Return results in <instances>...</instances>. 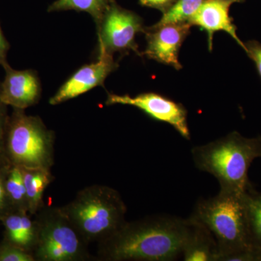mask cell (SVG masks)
<instances>
[{
    "label": "cell",
    "mask_w": 261,
    "mask_h": 261,
    "mask_svg": "<svg viewBox=\"0 0 261 261\" xmlns=\"http://www.w3.org/2000/svg\"><path fill=\"white\" fill-rule=\"evenodd\" d=\"M194 223L189 218L155 216L126 222L98 243L105 261H171L182 257Z\"/></svg>",
    "instance_id": "cell-1"
},
{
    "label": "cell",
    "mask_w": 261,
    "mask_h": 261,
    "mask_svg": "<svg viewBox=\"0 0 261 261\" xmlns=\"http://www.w3.org/2000/svg\"><path fill=\"white\" fill-rule=\"evenodd\" d=\"M246 192L220 190L215 197L199 200L190 217L212 233L218 261L260 260L250 243Z\"/></svg>",
    "instance_id": "cell-2"
},
{
    "label": "cell",
    "mask_w": 261,
    "mask_h": 261,
    "mask_svg": "<svg viewBox=\"0 0 261 261\" xmlns=\"http://www.w3.org/2000/svg\"><path fill=\"white\" fill-rule=\"evenodd\" d=\"M196 167L212 174L221 190L246 192L251 188L249 168L261 158V137L247 138L233 132L226 137L192 149Z\"/></svg>",
    "instance_id": "cell-3"
},
{
    "label": "cell",
    "mask_w": 261,
    "mask_h": 261,
    "mask_svg": "<svg viewBox=\"0 0 261 261\" xmlns=\"http://www.w3.org/2000/svg\"><path fill=\"white\" fill-rule=\"evenodd\" d=\"M61 208L88 244L104 241L126 222L121 195L106 185L85 187Z\"/></svg>",
    "instance_id": "cell-4"
},
{
    "label": "cell",
    "mask_w": 261,
    "mask_h": 261,
    "mask_svg": "<svg viewBox=\"0 0 261 261\" xmlns=\"http://www.w3.org/2000/svg\"><path fill=\"white\" fill-rule=\"evenodd\" d=\"M54 132L39 116L13 108L6 136L7 155L10 163L22 168L51 170L54 165Z\"/></svg>",
    "instance_id": "cell-5"
},
{
    "label": "cell",
    "mask_w": 261,
    "mask_h": 261,
    "mask_svg": "<svg viewBox=\"0 0 261 261\" xmlns=\"http://www.w3.org/2000/svg\"><path fill=\"white\" fill-rule=\"evenodd\" d=\"M34 219L37 227L33 255L36 261H87L89 244L61 207L45 204Z\"/></svg>",
    "instance_id": "cell-6"
},
{
    "label": "cell",
    "mask_w": 261,
    "mask_h": 261,
    "mask_svg": "<svg viewBox=\"0 0 261 261\" xmlns=\"http://www.w3.org/2000/svg\"><path fill=\"white\" fill-rule=\"evenodd\" d=\"M97 27L99 53L114 56L116 53L123 55L133 51L141 56L135 39L139 33L145 32V27L142 19L135 12L111 0Z\"/></svg>",
    "instance_id": "cell-7"
},
{
    "label": "cell",
    "mask_w": 261,
    "mask_h": 261,
    "mask_svg": "<svg viewBox=\"0 0 261 261\" xmlns=\"http://www.w3.org/2000/svg\"><path fill=\"white\" fill-rule=\"evenodd\" d=\"M106 106L123 105L138 108L152 119L168 123L184 138L190 140L187 111L181 104L159 94L148 92L135 97L108 94Z\"/></svg>",
    "instance_id": "cell-8"
},
{
    "label": "cell",
    "mask_w": 261,
    "mask_h": 261,
    "mask_svg": "<svg viewBox=\"0 0 261 261\" xmlns=\"http://www.w3.org/2000/svg\"><path fill=\"white\" fill-rule=\"evenodd\" d=\"M189 23L154 25L145 28L147 46L143 56L163 64L181 69L178 53L184 41L190 34Z\"/></svg>",
    "instance_id": "cell-9"
},
{
    "label": "cell",
    "mask_w": 261,
    "mask_h": 261,
    "mask_svg": "<svg viewBox=\"0 0 261 261\" xmlns=\"http://www.w3.org/2000/svg\"><path fill=\"white\" fill-rule=\"evenodd\" d=\"M118 66L114 56L99 53L97 61L82 66L60 87L49 99V104L57 106L96 87H104L105 81Z\"/></svg>",
    "instance_id": "cell-10"
},
{
    "label": "cell",
    "mask_w": 261,
    "mask_h": 261,
    "mask_svg": "<svg viewBox=\"0 0 261 261\" xmlns=\"http://www.w3.org/2000/svg\"><path fill=\"white\" fill-rule=\"evenodd\" d=\"M5 74L0 83V100L6 106L25 110L37 105L42 95V85L34 70H15L9 63L4 66Z\"/></svg>",
    "instance_id": "cell-11"
},
{
    "label": "cell",
    "mask_w": 261,
    "mask_h": 261,
    "mask_svg": "<svg viewBox=\"0 0 261 261\" xmlns=\"http://www.w3.org/2000/svg\"><path fill=\"white\" fill-rule=\"evenodd\" d=\"M235 3L237 2L233 0H205L189 20L188 23L192 27L196 25L207 33L209 50L211 51L213 48L215 33L224 32L245 51V43L239 38L236 25L229 15L230 7Z\"/></svg>",
    "instance_id": "cell-12"
},
{
    "label": "cell",
    "mask_w": 261,
    "mask_h": 261,
    "mask_svg": "<svg viewBox=\"0 0 261 261\" xmlns=\"http://www.w3.org/2000/svg\"><path fill=\"white\" fill-rule=\"evenodd\" d=\"M192 221L194 223L193 228L184 248L182 254L183 260L218 261L219 250L212 233L205 226L195 222L193 220Z\"/></svg>",
    "instance_id": "cell-13"
},
{
    "label": "cell",
    "mask_w": 261,
    "mask_h": 261,
    "mask_svg": "<svg viewBox=\"0 0 261 261\" xmlns=\"http://www.w3.org/2000/svg\"><path fill=\"white\" fill-rule=\"evenodd\" d=\"M22 171L28 201L29 214L35 216L45 205L43 200L44 191L53 182L54 176L51 170L43 168H22Z\"/></svg>",
    "instance_id": "cell-14"
},
{
    "label": "cell",
    "mask_w": 261,
    "mask_h": 261,
    "mask_svg": "<svg viewBox=\"0 0 261 261\" xmlns=\"http://www.w3.org/2000/svg\"><path fill=\"white\" fill-rule=\"evenodd\" d=\"M111 0H56L49 5L48 12L75 10L89 13L99 25L106 14Z\"/></svg>",
    "instance_id": "cell-15"
},
{
    "label": "cell",
    "mask_w": 261,
    "mask_h": 261,
    "mask_svg": "<svg viewBox=\"0 0 261 261\" xmlns=\"http://www.w3.org/2000/svg\"><path fill=\"white\" fill-rule=\"evenodd\" d=\"M5 190L13 211L28 213V201L22 168L12 165L5 178Z\"/></svg>",
    "instance_id": "cell-16"
},
{
    "label": "cell",
    "mask_w": 261,
    "mask_h": 261,
    "mask_svg": "<svg viewBox=\"0 0 261 261\" xmlns=\"http://www.w3.org/2000/svg\"><path fill=\"white\" fill-rule=\"evenodd\" d=\"M245 198L250 243L252 248L261 254V192L251 187Z\"/></svg>",
    "instance_id": "cell-17"
},
{
    "label": "cell",
    "mask_w": 261,
    "mask_h": 261,
    "mask_svg": "<svg viewBox=\"0 0 261 261\" xmlns=\"http://www.w3.org/2000/svg\"><path fill=\"white\" fill-rule=\"evenodd\" d=\"M205 0H176L156 25L188 23Z\"/></svg>",
    "instance_id": "cell-18"
},
{
    "label": "cell",
    "mask_w": 261,
    "mask_h": 261,
    "mask_svg": "<svg viewBox=\"0 0 261 261\" xmlns=\"http://www.w3.org/2000/svg\"><path fill=\"white\" fill-rule=\"evenodd\" d=\"M8 106L0 100V171L8 169L12 166L6 151V136L8 119Z\"/></svg>",
    "instance_id": "cell-19"
},
{
    "label": "cell",
    "mask_w": 261,
    "mask_h": 261,
    "mask_svg": "<svg viewBox=\"0 0 261 261\" xmlns=\"http://www.w3.org/2000/svg\"><path fill=\"white\" fill-rule=\"evenodd\" d=\"M0 261H36L31 252L3 240L0 243Z\"/></svg>",
    "instance_id": "cell-20"
},
{
    "label": "cell",
    "mask_w": 261,
    "mask_h": 261,
    "mask_svg": "<svg viewBox=\"0 0 261 261\" xmlns=\"http://www.w3.org/2000/svg\"><path fill=\"white\" fill-rule=\"evenodd\" d=\"M9 168L0 171V225L5 216L13 211L5 190V178Z\"/></svg>",
    "instance_id": "cell-21"
},
{
    "label": "cell",
    "mask_w": 261,
    "mask_h": 261,
    "mask_svg": "<svg viewBox=\"0 0 261 261\" xmlns=\"http://www.w3.org/2000/svg\"><path fill=\"white\" fill-rule=\"evenodd\" d=\"M245 44V53L255 63V66L261 78V44L257 41H248Z\"/></svg>",
    "instance_id": "cell-22"
},
{
    "label": "cell",
    "mask_w": 261,
    "mask_h": 261,
    "mask_svg": "<svg viewBox=\"0 0 261 261\" xmlns=\"http://www.w3.org/2000/svg\"><path fill=\"white\" fill-rule=\"evenodd\" d=\"M175 1L176 0H140V3L142 6L161 10L163 13L171 8Z\"/></svg>",
    "instance_id": "cell-23"
},
{
    "label": "cell",
    "mask_w": 261,
    "mask_h": 261,
    "mask_svg": "<svg viewBox=\"0 0 261 261\" xmlns=\"http://www.w3.org/2000/svg\"><path fill=\"white\" fill-rule=\"evenodd\" d=\"M10 48L9 42L5 38L4 34L2 29L1 23H0V65L4 66L7 64V56Z\"/></svg>",
    "instance_id": "cell-24"
},
{
    "label": "cell",
    "mask_w": 261,
    "mask_h": 261,
    "mask_svg": "<svg viewBox=\"0 0 261 261\" xmlns=\"http://www.w3.org/2000/svg\"><path fill=\"white\" fill-rule=\"evenodd\" d=\"M233 1H236L237 3H242V2L245 1V0H233Z\"/></svg>",
    "instance_id": "cell-25"
}]
</instances>
